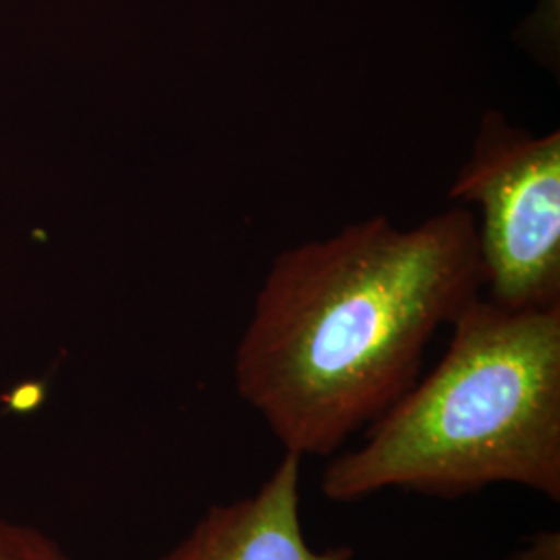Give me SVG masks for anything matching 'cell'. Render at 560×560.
<instances>
[{"instance_id": "cell-1", "label": "cell", "mask_w": 560, "mask_h": 560, "mask_svg": "<svg viewBox=\"0 0 560 560\" xmlns=\"http://www.w3.org/2000/svg\"><path fill=\"white\" fill-rule=\"evenodd\" d=\"M476 217L378 214L280 252L235 351V386L284 453L328 457L420 374L428 342L481 298Z\"/></svg>"}, {"instance_id": "cell-2", "label": "cell", "mask_w": 560, "mask_h": 560, "mask_svg": "<svg viewBox=\"0 0 560 560\" xmlns=\"http://www.w3.org/2000/svg\"><path fill=\"white\" fill-rule=\"evenodd\" d=\"M441 363L330 460L322 494L382 490L457 499L513 483L560 499V305L469 303Z\"/></svg>"}, {"instance_id": "cell-3", "label": "cell", "mask_w": 560, "mask_h": 560, "mask_svg": "<svg viewBox=\"0 0 560 560\" xmlns=\"http://www.w3.org/2000/svg\"><path fill=\"white\" fill-rule=\"evenodd\" d=\"M451 200L474 203L483 287L509 310L560 305V131L544 136L486 110Z\"/></svg>"}, {"instance_id": "cell-4", "label": "cell", "mask_w": 560, "mask_h": 560, "mask_svg": "<svg viewBox=\"0 0 560 560\" xmlns=\"http://www.w3.org/2000/svg\"><path fill=\"white\" fill-rule=\"evenodd\" d=\"M301 465L284 453L260 488L217 504L161 560H353V548H314L301 521Z\"/></svg>"}, {"instance_id": "cell-5", "label": "cell", "mask_w": 560, "mask_h": 560, "mask_svg": "<svg viewBox=\"0 0 560 560\" xmlns=\"http://www.w3.org/2000/svg\"><path fill=\"white\" fill-rule=\"evenodd\" d=\"M0 560H71L44 532L0 517Z\"/></svg>"}, {"instance_id": "cell-6", "label": "cell", "mask_w": 560, "mask_h": 560, "mask_svg": "<svg viewBox=\"0 0 560 560\" xmlns=\"http://www.w3.org/2000/svg\"><path fill=\"white\" fill-rule=\"evenodd\" d=\"M511 560H560V540L557 532H540L520 548Z\"/></svg>"}]
</instances>
